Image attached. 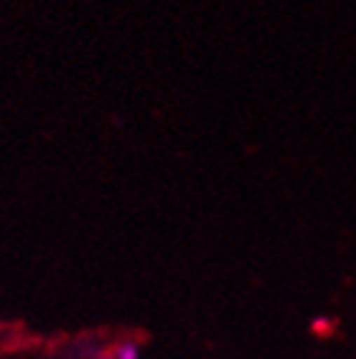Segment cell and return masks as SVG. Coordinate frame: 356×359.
<instances>
[{
	"label": "cell",
	"mask_w": 356,
	"mask_h": 359,
	"mask_svg": "<svg viewBox=\"0 0 356 359\" xmlns=\"http://www.w3.org/2000/svg\"><path fill=\"white\" fill-rule=\"evenodd\" d=\"M107 359H142V349H139L137 339L125 337V339H120V342L107 352Z\"/></svg>",
	"instance_id": "cell-1"
}]
</instances>
